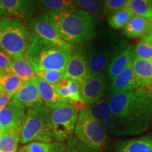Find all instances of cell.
<instances>
[{"mask_svg":"<svg viewBox=\"0 0 152 152\" xmlns=\"http://www.w3.org/2000/svg\"><path fill=\"white\" fill-rule=\"evenodd\" d=\"M109 103L115 123L114 136L135 135L149 130L152 121V95L147 89L139 87L111 95Z\"/></svg>","mask_w":152,"mask_h":152,"instance_id":"1","label":"cell"},{"mask_svg":"<svg viewBox=\"0 0 152 152\" xmlns=\"http://www.w3.org/2000/svg\"><path fill=\"white\" fill-rule=\"evenodd\" d=\"M44 14L62 39L71 45L87 43L96 33L94 17L79 9Z\"/></svg>","mask_w":152,"mask_h":152,"instance_id":"2","label":"cell"},{"mask_svg":"<svg viewBox=\"0 0 152 152\" xmlns=\"http://www.w3.org/2000/svg\"><path fill=\"white\" fill-rule=\"evenodd\" d=\"M128 46L124 38L112 30L104 28L96 31L87 42L85 52L90 77L105 73L113 58Z\"/></svg>","mask_w":152,"mask_h":152,"instance_id":"3","label":"cell"},{"mask_svg":"<svg viewBox=\"0 0 152 152\" xmlns=\"http://www.w3.org/2000/svg\"><path fill=\"white\" fill-rule=\"evenodd\" d=\"M71 54L64 49L32 35L25 56L33 66L36 75L42 71H64Z\"/></svg>","mask_w":152,"mask_h":152,"instance_id":"4","label":"cell"},{"mask_svg":"<svg viewBox=\"0 0 152 152\" xmlns=\"http://www.w3.org/2000/svg\"><path fill=\"white\" fill-rule=\"evenodd\" d=\"M32 33L21 20L9 16L0 18V49L12 59L26 54Z\"/></svg>","mask_w":152,"mask_h":152,"instance_id":"5","label":"cell"},{"mask_svg":"<svg viewBox=\"0 0 152 152\" xmlns=\"http://www.w3.org/2000/svg\"><path fill=\"white\" fill-rule=\"evenodd\" d=\"M54 140L51 110L44 104L29 108L26 111L19 142L21 144L32 142H50Z\"/></svg>","mask_w":152,"mask_h":152,"instance_id":"6","label":"cell"},{"mask_svg":"<svg viewBox=\"0 0 152 152\" xmlns=\"http://www.w3.org/2000/svg\"><path fill=\"white\" fill-rule=\"evenodd\" d=\"M74 132L78 141L95 151L104 152L109 147V132L88 113L86 106L80 110Z\"/></svg>","mask_w":152,"mask_h":152,"instance_id":"7","label":"cell"},{"mask_svg":"<svg viewBox=\"0 0 152 152\" xmlns=\"http://www.w3.org/2000/svg\"><path fill=\"white\" fill-rule=\"evenodd\" d=\"M80 110L76 103L69 101L51 111L53 132L56 142L64 143L73 136Z\"/></svg>","mask_w":152,"mask_h":152,"instance_id":"8","label":"cell"},{"mask_svg":"<svg viewBox=\"0 0 152 152\" xmlns=\"http://www.w3.org/2000/svg\"><path fill=\"white\" fill-rule=\"evenodd\" d=\"M26 26L31 32L32 35L37 36L48 42L60 47L69 54L73 53L75 46L62 39L44 14L30 19L26 22Z\"/></svg>","mask_w":152,"mask_h":152,"instance_id":"9","label":"cell"},{"mask_svg":"<svg viewBox=\"0 0 152 152\" xmlns=\"http://www.w3.org/2000/svg\"><path fill=\"white\" fill-rule=\"evenodd\" d=\"M109 88V80L105 73L90 76L81 83L80 98L82 103L90 105L103 98Z\"/></svg>","mask_w":152,"mask_h":152,"instance_id":"10","label":"cell"},{"mask_svg":"<svg viewBox=\"0 0 152 152\" xmlns=\"http://www.w3.org/2000/svg\"><path fill=\"white\" fill-rule=\"evenodd\" d=\"M26 107L11 99L0 112V125L2 130L20 134L26 119Z\"/></svg>","mask_w":152,"mask_h":152,"instance_id":"11","label":"cell"},{"mask_svg":"<svg viewBox=\"0 0 152 152\" xmlns=\"http://www.w3.org/2000/svg\"><path fill=\"white\" fill-rule=\"evenodd\" d=\"M6 16L27 22L35 17V0H1Z\"/></svg>","mask_w":152,"mask_h":152,"instance_id":"12","label":"cell"},{"mask_svg":"<svg viewBox=\"0 0 152 152\" xmlns=\"http://www.w3.org/2000/svg\"><path fill=\"white\" fill-rule=\"evenodd\" d=\"M90 77L85 54L80 51L73 53L64 71V80H75L83 83Z\"/></svg>","mask_w":152,"mask_h":152,"instance_id":"13","label":"cell"},{"mask_svg":"<svg viewBox=\"0 0 152 152\" xmlns=\"http://www.w3.org/2000/svg\"><path fill=\"white\" fill-rule=\"evenodd\" d=\"M86 109L92 116L105 127L108 132L114 135L115 123L110 109L109 99H100L94 104L86 106Z\"/></svg>","mask_w":152,"mask_h":152,"instance_id":"14","label":"cell"},{"mask_svg":"<svg viewBox=\"0 0 152 152\" xmlns=\"http://www.w3.org/2000/svg\"><path fill=\"white\" fill-rule=\"evenodd\" d=\"M12 99L26 109L43 104L34 78L23 82L20 88L13 96Z\"/></svg>","mask_w":152,"mask_h":152,"instance_id":"15","label":"cell"},{"mask_svg":"<svg viewBox=\"0 0 152 152\" xmlns=\"http://www.w3.org/2000/svg\"><path fill=\"white\" fill-rule=\"evenodd\" d=\"M134 56V47L128 45L123 52L113 58L105 72L108 80L111 81L121 72L131 66Z\"/></svg>","mask_w":152,"mask_h":152,"instance_id":"16","label":"cell"},{"mask_svg":"<svg viewBox=\"0 0 152 152\" xmlns=\"http://www.w3.org/2000/svg\"><path fill=\"white\" fill-rule=\"evenodd\" d=\"M139 87L131 66L110 81L109 85V92L111 95L129 92Z\"/></svg>","mask_w":152,"mask_h":152,"instance_id":"17","label":"cell"},{"mask_svg":"<svg viewBox=\"0 0 152 152\" xmlns=\"http://www.w3.org/2000/svg\"><path fill=\"white\" fill-rule=\"evenodd\" d=\"M36 85H37L38 92L42 103L47 106L48 109L52 111L59 106L64 105L68 103L70 100H66L61 98L56 94L54 90V85L49 84L45 81L36 77H34Z\"/></svg>","mask_w":152,"mask_h":152,"instance_id":"18","label":"cell"},{"mask_svg":"<svg viewBox=\"0 0 152 152\" xmlns=\"http://www.w3.org/2000/svg\"><path fill=\"white\" fill-rule=\"evenodd\" d=\"M131 67L139 87L148 90L152 85V61L134 56Z\"/></svg>","mask_w":152,"mask_h":152,"instance_id":"19","label":"cell"},{"mask_svg":"<svg viewBox=\"0 0 152 152\" xmlns=\"http://www.w3.org/2000/svg\"><path fill=\"white\" fill-rule=\"evenodd\" d=\"M150 24V20L134 15L123 28L121 33L130 39L143 37L147 35Z\"/></svg>","mask_w":152,"mask_h":152,"instance_id":"20","label":"cell"},{"mask_svg":"<svg viewBox=\"0 0 152 152\" xmlns=\"http://www.w3.org/2000/svg\"><path fill=\"white\" fill-rule=\"evenodd\" d=\"M125 152H152V132L120 142L115 147Z\"/></svg>","mask_w":152,"mask_h":152,"instance_id":"21","label":"cell"},{"mask_svg":"<svg viewBox=\"0 0 152 152\" xmlns=\"http://www.w3.org/2000/svg\"><path fill=\"white\" fill-rule=\"evenodd\" d=\"M11 73L18 76L23 82L33 79L37 76L33 66L25 54L18 58L12 59Z\"/></svg>","mask_w":152,"mask_h":152,"instance_id":"22","label":"cell"},{"mask_svg":"<svg viewBox=\"0 0 152 152\" xmlns=\"http://www.w3.org/2000/svg\"><path fill=\"white\" fill-rule=\"evenodd\" d=\"M35 4L43 14L76 8L73 0H35Z\"/></svg>","mask_w":152,"mask_h":152,"instance_id":"23","label":"cell"},{"mask_svg":"<svg viewBox=\"0 0 152 152\" xmlns=\"http://www.w3.org/2000/svg\"><path fill=\"white\" fill-rule=\"evenodd\" d=\"M127 8L134 16L152 20V0H129Z\"/></svg>","mask_w":152,"mask_h":152,"instance_id":"24","label":"cell"},{"mask_svg":"<svg viewBox=\"0 0 152 152\" xmlns=\"http://www.w3.org/2000/svg\"><path fill=\"white\" fill-rule=\"evenodd\" d=\"M20 135L12 131H0V152H17Z\"/></svg>","mask_w":152,"mask_h":152,"instance_id":"25","label":"cell"},{"mask_svg":"<svg viewBox=\"0 0 152 152\" xmlns=\"http://www.w3.org/2000/svg\"><path fill=\"white\" fill-rule=\"evenodd\" d=\"M77 9L90 14L96 18H102L103 14L104 0H73Z\"/></svg>","mask_w":152,"mask_h":152,"instance_id":"26","label":"cell"},{"mask_svg":"<svg viewBox=\"0 0 152 152\" xmlns=\"http://www.w3.org/2000/svg\"><path fill=\"white\" fill-rule=\"evenodd\" d=\"M23 83V81L15 74L12 73L4 74L1 80L0 92L7 93L13 97L22 86Z\"/></svg>","mask_w":152,"mask_h":152,"instance_id":"27","label":"cell"},{"mask_svg":"<svg viewBox=\"0 0 152 152\" xmlns=\"http://www.w3.org/2000/svg\"><path fill=\"white\" fill-rule=\"evenodd\" d=\"M133 16L128 8L123 9L110 16L108 18V24L113 30L123 29Z\"/></svg>","mask_w":152,"mask_h":152,"instance_id":"28","label":"cell"},{"mask_svg":"<svg viewBox=\"0 0 152 152\" xmlns=\"http://www.w3.org/2000/svg\"><path fill=\"white\" fill-rule=\"evenodd\" d=\"M129 0H104L103 14L104 16L109 17L123 9L128 7Z\"/></svg>","mask_w":152,"mask_h":152,"instance_id":"29","label":"cell"},{"mask_svg":"<svg viewBox=\"0 0 152 152\" xmlns=\"http://www.w3.org/2000/svg\"><path fill=\"white\" fill-rule=\"evenodd\" d=\"M134 56L142 60L152 61V45L142 39L134 47Z\"/></svg>","mask_w":152,"mask_h":152,"instance_id":"30","label":"cell"},{"mask_svg":"<svg viewBox=\"0 0 152 152\" xmlns=\"http://www.w3.org/2000/svg\"><path fill=\"white\" fill-rule=\"evenodd\" d=\"M37 77L51 85L64 80V71H46L37 73Z\"/></svg>","mask_w":152,"mask_h":152,"instance_id":"31","label":"cell"},{"mask_svg":"<svg viewBox=\"0 0 152 152\" xmlns=\"http://www.w3.org/2000/svg\"><path fill=\"white\" fill-rule=\"evenodd\" d=\"M52 143L43 142H32L19 148L17 152H50Z\"/></svg>","mask_w":152,"mask_h":152,"instance_id":"32","label":"cell"},{"mask_svg":"<svg viewBox=\"0 0 152 152\" xmlns=\"http://www.w3.org/2000/svg\"><path fill=\"white\" fill-rule=\"evenodd\" d=\"M68 90L69 92L70 101L74 103H82L80 98V83L75 80H66Z\"/></svg>","mask_w":152,"mask_h":152,"instance_id":"33","label":"cell"},{"mask_svg":"<svg viewBox=\"0 0 152 152\" xmlns=\"http://www.w3.org/2000/svg\"><path fill=\"white\" fill-rule=\"evenodd\" d=\"M68 152H98L81 143L75 137L72 136L67 140Z\"/></svg>","mask_w":152,"mask_h":152,"instance_id":"34","label":"cell"},{"mask_svg":"<svg viewBox=\"0 0 152 152\" xmlns=\"http://www.w3.org/2000/svg\"><path fill=\"white\" fill-rule=\"evenodd\" d=\"M12 58L1 49H0V73L7 74L11 73Z\"/></svg>","mask_w":152,"mask_h":152,"instance_id":"35","label":"cell"},{"mask_svg":"<svg viewBox=\"0 0 152 152\" xmlns=\"http://www.w3.org/2000/svg\"><path fill=\"white\" fill-rule=\"evenodd\" d=\"M54 86L56 94L61 98L66 100H70L69 92H68L67 84H66V80H64L56 85H54Z\"/></svg>","mask_w":152,"mask_h":152,"instance_id":"36","label":"cell"},{"mask_svg":"<svg viewBox=\"0 0 152 152\" xmlns=\"http://www.w3.org/2000/svg\"><path fill=\"white\" fill-rule=\"evenodd\" d=\"M50 152H67V146L63 142H52Z\"/></svg>","mask_w":152,"mask_h":152,"instance_id":"37","label":"cell"},{"mask_svg":"<svg viewBox=\"0 0 152 152\" xmlns=\"http://www.w3.org/2000/svg\"><path fill=\"white\" fill-rule=\"evenodd\" d=\"M11 99H12V96L11 95L4 92H0V112L8 104Z\"/></svg>","mask_w":152,"mask_h":152,"instance_id":"38","label":"cell"},{"mask_svg":"<svg viewBox=\"0 0 152 152\" xmlns=\"http://www.w3.org/2000/svg\"><path fill=\"white\" fill-rule=\"evenodd\" d=\"M142 40L146 42H148L149 43L150 45H152V35H146L145 36H144L143 37H142Z\"/></svg>","mask_w":152,"mask_h":152,"instance_id":"39","label":"cell"},{"mask_svg":"<svg viewBox=\"0 0 152 152\" xmlns=\"http://www.w3.org/2000/svg\"><path fill=\"white\" fill-rule=\"evenodd\" d=\"M4 16H6V15H5L4 11L2 5H1V0H0V18H1V17H4Z\"/></svg>","mask_w":152,"mask_h":152,"instance_id":"40","label":"cell"},{"mask_svg":"<svg viewBox=\"0 0 152 152\" xmlns=\"http://www.w3.org/2000/svg\"><path fill=\"white\" fill-rule=\"evenodd\" d=\"M147 35H152V20H151V24H150V27L149 30H148Z\"/></svg>","mask_w":152,"mask_h":152,"instance_id":"41","label":"cell"},{"mask_svg":"<svg viewBox=\"0 0 152 152\" xmlns=\"http://www.w3.org/2000/svg\"><path fill=\"white\" fill-rule=\"evenodd\" d=\"M115 152H125V151H123V150L118 149V148L115 147Z\"/></svg>","mask_w":152,"mask_h":152,"instance_id":"42","label":"cell"},{"mask_svg":"<svg viewBox=\"0 0 152 152\" xmlns=\"http://www.w3.org/2000/svg\"><path fill=\"white\" fill-rule=\"evenodd\" d=\"M4 75V74L0 73V86H1V78H2V77H3Z\"/></svg>","mask_w":152,"mask_h":152,"instance_id":"43","label":"cell"},{"mask_svg":"<svg viewBox=\"0 0 152 152\" xmlns=\"http://www.w3.org/2000/svg\"><path fill=\"white\" fill-rule=\"evenodd\" d=\"M148 90H149V92H150V93H151V94L152 95V85H151V87H149V89H148Z\"/></svg>","mask_w":152,"mask_h":152,"instance_id":"44","label":"cell"},{"mask_svg":"<svg viewBox=\"0 0 152 152\" xmlns=\"http://www.w3.org/2000/svg\"><path fill=\"white\" fill-rule=\"evenodd\" d=\"M1 130H2V128H1V125H0V131H1Z\"/></svg>","mask_w":152,"mask_h":152,"instance_id":"45","label":"cell"},{"mask_svg":"<svg viewBox=\"0 0 152 152\" xmlns=\"http://www.w3.org/2000/svg\"><path fill=\"white\" fill-rule=\"evenodd\" d=\"M67 152H68V151H67Z\"/></svg>","mask_w":152,"mask_h":152,"instance_id":"46","label":"cell"}]
</instances>
